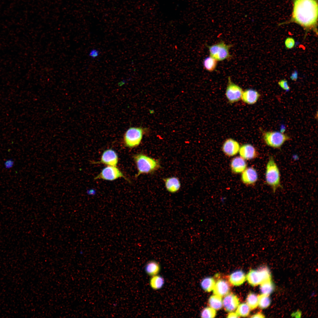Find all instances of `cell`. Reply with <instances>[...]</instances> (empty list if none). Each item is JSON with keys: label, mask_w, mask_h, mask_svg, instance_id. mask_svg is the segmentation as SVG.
<instances>
[{"label": "cell", "mask_w": 318, "mask_h": 318, "mask_svg": "<svg viewBox=\"0 0 318 318\" xmlns=\"http://www.w3.org/2000/svg\"><path fill=\"white\" fill-rule=\"evenodd\" d=\"M292 16L288 23L294 22L307 31L313 30L317 34V0H293Z\"/></svg>", "instance_id": "6da1fadb"}, {"label": "cell", "mask_w": 318, "mask_h": 318, "mask_svg": "<svg viewBox=\"0 0 318 318\" xmlns=\"http://www.w3.org/2000/svg\"><path fill=\"white\" fill-rule=\"evenodd\" d=\"M138 172L135 177L143 174H153L161 168L160 161L144 154L138 153L133 156Z\"/></svg>", "instance_id": "7a4b0ae2"}, {"label": "cell", "mask_w": 318, "mask_h": 318, "mask_svg": "<svg viewBox=\"0 0 318 318\" xmlns=\"http://www.w3.org/2000/svg\"><path fill=\"white\" fill-rule=\"evenodd\" d=\"M265 180L266 184L271 188L274 193L278 188L282 187L280 170L272 156L269 157L266 165Z\"/></svg>", "instance_id": "3957f363"}, {"label": "cell", "mask_w": 318, "mask_h": 318, "mask_svg": "<svg viewBox=\"0 0 318 318\" xmlns=\"http://www.w3.org/2000/svg\"><path fill=\"white\" fill-rule=\"evenodd\" d=\"M262 138L264 143L271 148L279 149L286 141L291 139L289 135L280 132L261 130Z\"/></svg>", "instance_id": "277c9868"}, {"label": "cell", "mask_w": 318, "mask_h": 318, "mask_svg": "<svg viewBox=\"0 0 318 318\" xmlns=\"http://www.w3.org/2000/svg\"><path fill=\"white\" fill-rule=\"evenodd\" d=\"M146 130L140 127L129 128L123 136V141L125 146L130 148L138 146L141 142Z\"/></svg>", "instance_id": "5b68a950"}, {"label": "cell", "mask_w": 318, "mask_h": 318, "mask_svg": "<svg viewBox=\"0 0 318 318\" xmlns=\"http://www.w3.org/2000/svg\"><path fill=\"white\" fill-rule=\"evenodd\" d=\"M232 46L231 44H226L223 41L221 42L211 46H207L210 56L217 61H220L230 59L231 57L229 53V49Z\"/></svg>", "instance_id": "8992f818"}, {"label": "cell", "mask_w": 318, "mask_h": 318, "mask_svg": "<svg viewBox=\"0 0 318 318\" xmlns=\"http://www.w3.org/2000/svg\"><path fill=\"white\" fill-rule=\"evenodd\" d=\"M246 278L250 285L255 286L271 279V274L267 266H262L257 270H251Z\"/></svg>", "instance_id": "52a82bcc"}, {"label": "cell", "mask_w": 318, "mask_h": 318, "mask_svg": "<svg viewBox=\"0 0 318 318\" xmlns=\"http://www.w3.org/2000/svg\"><path fill=\"white\" fill-rule=\"evenodd\" d=\"M119 178H123L130 182V180L116 166H107L102 170L99 174L94 179H101L112 181Z\"/></svg>", "instance_id": "ba28073f"}, {"label": "cell", "mask_w": 318, "mask_h": 318, "mask_svg": "<svg viewBox=\"0 0 318 318\" xmlns=\"http://www.w3.org/2000/svg\"><path fill=\"white\" fill-rule=\"evenodd\" d=\"M243 91L242 88L233 82L230 77H228L225 93L228 102L232 104L239 101L241 99Z\"/></svg>", "instance_id": "9c48e42d"}, {"label": "cell", "mask_w": 318, "mask_h": 318, "mask_svg": "<svg viewBox=\"0 0 318 318\" xmlns=\"http://www.w3.org/2000/svg\"><path fill=\"white\" fill-rule=\"evenodd\" d=\"M118 160V156L116 152L112 149H109L103 152L100 161L92 162V163L93 164H102L107 166H116Z\"/></svg>", "instance_id": "30bf717a"}, {"label": "cell", "mask_w": 318, "mask_h": 318, "mask_svg": "<svg viewBox=\"0 0 318 318\" xmlns=\"http://www.w3.org/2000/svg\"><path fill=\"white\" fill-rule=\"evenodd\" d=\"M240 146L238 143L231 138L226 139L222 146V150L226 155L231 157L236 155L239 152Z\"/></svg>", "instance_id": "8fae6325"}, {"label": "cell", "mask_w": 318, "mask_h": 318, "mask_svg": "<svg viewBox=\"0 0 318 318\" xmlns=\"http://www.w3.org/2000/svg\"><path fill=\"white\" fill-rule=\"evenodd\" d=\"M258 176L256 170L253 167L246 168L242 173L241 179L245 184L249 186L255 184L258 180Z\"/></svg>", "instance_id": "7c38bea8"}, {"label": "cell", "mask_w": 318, "mask_h": 318, "mask_svg": "<svg viewBox=\"0 0 318 318\" xmlns=\"http://www.w3.org/2000/svg\"><path fill=\"white\" fill-rule=\"evenodd\" d=\"M238 152L240 157L246 160L254 159L259 155V153L256 148L250 144H245L241 145Z\"/></svg>", "instance_id": "4fadbf2b"}, {"label": "cell", "mask_w": 318, "mask_h": 318, "mask_svg": "<svg viewBox=\"0 0 318 318\" xmlns=\"http://www.w3.org/2000/svg\"><path fill=\"white\" fill-rule=\"evenodd\" d=\"M239 304L238 298L232 293H228L225 295L223 300V305L225 310L228 312H232L235 310Z\"/></svg>", "instance_id": "5bb4252c"}, {"label": "cell", "mask_w": 318, "mask_h": 318, "mask_svg": "<svg viewBox=\"0 0 318 318\" xmlns=\"http://www.w3.org/2000/svg\"><path fill=\"white\" fill-rule=\"evenodd\" d=\"M260 96V94L257 91L248 89L243 91L241 99L246 104L253 105L257 102Z\"/></svg>", "instance_id": "9a60e30c"}, {"label": "cell", "mask_w": 318, "mask_h": 318, "mask_svg": "<svg viewBox=\"0 0 318 318\" xmlns=\"http://www.w3.org/2000/svg\"><path fill=\"white\" fill-rule=\"evenodd\" d=\"M163 180L166 189L168 192L175 193L180 189L181 183L178 178L175 176L165 178Z\"/></svg>", "instance_id": "2e32d148"}, {"label": "cell", "mask_w": 318, "mask_h": 318, "mask_svg": "<svg viewBox=\"0 0 318 318\" xmlns=\"http://www.w3.org/2000/svg\"><path fill=\"white\" fill-rule=\"evenodd\" d=\"M246 163L245 160L240 156L236 157L231 161V170L234 173H242L246 168Z\"/></svg>", "instance_id": "e0dca14e"}, {"label": "cell", "mask_w": 318, "mask_h": 318, "mask_svg": "<svg viewBox=\"0 0 318 318\" xmlns=\"http://www.w3.org/2000/svg\"><path fill=\"white\" fill-rule=\"evenodd\" d=\"M230 289V286L228 282L221 279L215 283L213 290L214 294L222 297L228 294Z\"/></svg>", "instance_id": "ac0fdd59"}, {"label": "cell", "mask_w": 318, "mask_h": 318, "mask_svg": "<svg viewBox=\"0 0 318 318\" xmlns=\"http://www.w3.org/2000/svg\"><path fill=\"white\" fill-rule=\"evenodd\" d=\"M246 276L242 271L237 270L232 273L229 277V281L233 285L239 286L245 281Z\"/></svg>", "instance_id": "d6986e66"}, {"label": "cell", "mask_w": 318, "mask_h": 318, "mask_svg": "<svg viewBox=\"0 0 318 318\" xmlns=\"http://www.w3.org/2000/svg\"><path fill=\"white\" fill-rule=\"evenodd\" d=\"M160 264L157 262L151 260L146 264L145 270L147 274L152 276L158 275L160 272Z\"/></svg>", "instance_id": "ffe728a7"}, {"label": "cell", "mask_w": 318, "mask_h": 318, "mask_svg": "<svg viewBox=\"0 0 318 318\" xmlns=\"http://www.w3.org/2000/svg\"><path fill=\"white\" fill-rule=\"evenodd\" d=\"M165 280L162 276L156 275L151 276L150 280V285L151 287L154 290L160 289L163 286Z\"/></svg>", "instance_id": "44dd1931"}, {"label": "cell", "mask_w": 318, "mask_h": 318, "mask_svg": "<svg viewBox=\"0 0 318 318\" xmlns=\"http://www.w3.org/2000/svg\"><path fill=\"white\" fill-rule=\"evenodd\" d=\"M217 62L216 59L209 56L203 59V64L204 68L206 70L209 72H212L216 69Z\"/></svg>", "instance_id": "7402d4cb"}, {"label": "cell", "mask_w": 318, "mask_h": 318, "mask_svg": "<svg viewBox=\"0 0 318 318\" xmlns=\"http://www.w3.org/2000/svg\"><path fill=\"white\" fill-rule=\"evenodd\" d=\"M221 297L214 294L210 297L208 303L211 307L215 310L221 309L223 306Z\"/></svg>", "instance_id": "603a6c76"}, {"label": "cell", "mask_w": 318, "mask_h": 318, "mask_svg": "<svg viewBox=\"0 0 318 318\" xmlns=\"http://www.w3.org/2000/svg\"><path fill=\"white\" fill-rule=\"evenodd\" d=\"M274 286L271 279L261 284L260 290L262 294L269 296L274 290Z\"/></svg>", "instance_id": "cb8c5ba5"}, {"label": "cell", "mask_w": 318, "mask_h": 318, "mask_svg": "<svg viewBox=\"0 0 318 318\" xmlns=\"http://www.w3.org/2000/svg\"><path fill=\"white\" fill-rule=\"evenodd\" d=\"M215 284V281L213 278L208 277L203 279L201 283V286L205 291L210 292L213 290Z\"/></svg>", "instance_id": "d4e9b609"}, {"label": "cell", "mask_w": 318, "mask_h": 318, "mask_svg": "<svg viewBox=\"0 0 318 318\" xmlns=\"http://www.w3.org/2000/svg\"><path fill=\"white\" fill-rule=\"evenodd\" d=\"M246 300L247 304L251 309L256 308L258 305V296L254 293H249L247 297Z\"/></svg>", "instance_id": "484cf974"}, {"label": "cell", "mask_w": 318, "mask_h": 318, "mask_svg": "<svg viewBox=\"0 0 318 318\" xmlns=\"http://www.w3.org/2000/svg\"><path fill=\"white\" fill-rule=\"evenodd\" d=\"M250 309L247 304L243 303L238 305L236 313L239 316L246 317L249 315Z\"/></svg>", "instance_id": "4316f807"}, {"label": "cell", "mask_w": 318, "mask_h": 318, "mask_svg": "<svg viewBox=\"0 0 318 318\" xmlns=\"http://www.w3.org/2000/svg\"><path fill=\"white\" fill-rule=\"evenodd\" d=\"M269 296L262 294L258 296V305L260 308L265 309L270 305L271 301Z\"/></svg>", "instance_id": "83f0119b"}, {"label": "cell", "mask_w": 318, "mask_h": 318, "mask_svg": "<svg viewBox=\"0 0 318 318\" xmlns=\"http://www.w3.org/2000/svg\"><path fill=\"white\" fill-rule=\"evenodd\" d=\"M216 314L215 310L211 307H207L203 309L201 316L202 318H214Z\"/></svg>", "instance_id": "f1b7e54d"}, {"label": "cell", "mask_w": 318, "mask_h": 318, "mask_svg": "<svg viewBox=\"0 0 318 318\" xmlns=\"http://www.w3.org/2000/svg\"><path fill=\"white\" fill-rule=\"evenodd\" d=\"M295 41L294 38L291 37L287 38L285 41V47L287 49H291L294 47Z\"/></svg>", "instance_id": "f546056e"}, {"label": "cell", "mask_w": 318, "mask_h": 318, "mask_svg": "<svg viewBox=\"0 0 318 318\" xmlns=\"http://www.w3.org/2000/svg\"><path fill=\"white\" fill-rule=\"evenodd\" d=\"M278 84L282 89L288 92L290 90V87L286 80H281L278 82Z\"/></svg>", "instance_id": "4dcf8cb0"}, {"label": "cell", "mask_w": 318, "mask_h": 318, "mask_svg": "<svg viewBox=\"0 0 318 318\" xmlns=\"http://www.w3.org/2000/svg\"><path fill=\"white\" fill-rule=\"evenodd\" d=\"M14 160L12 159H9L6 160L4 162L5 168L7 169L12 168L14 166Z\"/></svg>", "instance_id": "1f68e13d"}, {"label": "cell", "mask_w": 318, "mask_h": 318, "mask_svg": "<svg viewBox=\"0 0 318 318\" xmlns=\"http://www.w3.org/2000/svg\"><path fill=\"white\" fill-rule=\"evenodd\" d=\"M99 53L100 51L99 50L96 49H92L90 50L89 53L88 55L92 59H95L99 56Z\"/></svg>", "instance_id": "d6a6232c"}, {"label": "cell", "mask_w": 318, "mask_h": 318, "mask_svg": "<svg viewBox=\"0 0 318 318\" xmlns=\"http://www.w3.org/2000/svg\"><path fill=\"white\" fill-rule=\"evenodd\" d=\"M298 73L297 71H294L291 74L290 77L293 81H296L298 78Z\"/></svg>", "instance_id": "836d02e7"}, {"label": "cell", "mask_w": 318, "mask_h": 318, "mask_svg": "<svg viewBox=\"0 0 318 318\" xmlns=\"http://www.w3.org/2000/svg\"><path fill=\"white\" fill-rule=\"evenodd\" d=\"M251 317L252 318H264L265 317L261 313L259 312L252 315Z\"/></svg>", "instance_id": "e575fe53"}, {"label": "cell", "mask_w": 318, "mask_h": 318, "mask_svg": "<svg viewBox=\"0 0 318 318\" xmlns=\"http://www.w3.org/2000/svg\"><path fill=\"white\" fill-rule=\"evenodd\" d=\"M227 317L228 318H238L239 317V316L236 313L233 312L230 313L228 315Z\"/></svg>", "instance_id": "d590c367"}, {"label": "cell", "mask_w": 318, "mask_h": 318, "mask_svg": "<svg viewBox=\"0 0 318 318\" xmlns=\"http://www.w3.org/2000/svg\"><path fill=\"white\" fill-rule=\"evenodd\" d=\"M285 127H284L283 126H282V127H281L280 132H282V133H284V132L285 131Z\"/></svg>", "instance_id": "8d00e7d4"}, {"label": "cell", "mask_w": 318, "mask_h": 318, "mask_svg": "<svg viewBox=\"0 0 318 318\" xmlns=\"http://www.w3.org/2000/svg\"><path fill=\"white\" fill-rule=\"evenodd\" d=\"M125 80H123L122 81H121L120 82H119V85L120 86H121V85H122L124 84L125 83Z\"/></svg>", "instance_id": "74e56055"}]
</instances>
